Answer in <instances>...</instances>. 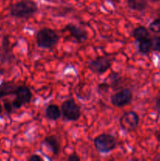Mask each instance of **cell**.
<instances>
[{
	"label": "cell",
	"instance_id": "e0dca14e",
	"mask_svg": "<svg viewBox=\"0 0 160 161\" xmlns=\"http://www.w3.org/2000/svg\"><path fill=\"white\" fill-rule=\"evenodd\" d=\"M152 50L155 52H160V36L152 38Z\"/></svg>",
	"mask_w": 160,
	"mask_h": 161
},
{
	"label": "cell",
	"instance_id": "d6986e66",
	"mask_svg": "<svg viewBox=\"0 0 160 161\" xmlns=\"http://www.w3.org/2000/svg\"><path fill=\"white\" fill-rule=\"evenodd\" d=\"M12 105L14 109H19V108H20L23 106L24 104L22 103L19 99H17V97H16V99H14L12 102Z\"/></svg>",
	"mask_w": 160,
	"mask_h": 161
},
{
	"label": "cell",
	"instance_id": "6da1fadb",
	"mask_svg": "<svg viewBox=\"0 0 160 161\" xmlns=\"http://www.w3.org/2000/svg\"><path fill=\"white\" fill-rule=\"evenodd\" d=\"M37 3L33 0H20L11 6L10 15L20 19H28L37 13Z\"/></svg>",
	"mask_w": 160,
	"mask_h": 161
},
{
	"label": "cell",
	"instance_id": "603a6c76",
	"mask_svg": "<svg viewBox=\"0 0 160 161\" xmlns=\"http://www.w3.org/2000/svg\"><path fill=\"white\" fill-rule=\"evenodd\" d=\"M155 109L157 112L160 113V95L158 96L155 100Z\"/></svg>",
	"mask_w": 160,
	"mask_h": 161
},
{
	"label": "cell",
	"instance_id": "44dd1931",
	"mask_svg": "<svg viewBox=\"0 0 160 161\" xmlns=\"http://www.w3.org/2000/svg\"><path fill=\"white\" fill-rule=\"evenodd\" d=\"M67 160H68V161H79L80 160V157H78L77 154L73 153V154H72V155H70L68 157H67Z\"/></svg>",
	"mask_w": 160,
	"mask_h": 161
},
{
	"label": "cell",
	"instance_id": "cb8c5ba5",
	"mask_svg": "<svg viewBox=\"0 0 160 161\" xmlns=\"http://www.w3.org/2000/svg\"><path fill=\"white\" fill-rule=\"evenodd\" d=\"M155 138H156V139L158 140V142H160V127H159V129H158V130L155 133Z\"/></svg>",
	"mask_w": 160,
	"mask_h": 161
},
{
	"label": "cell",
	"instance_id": "7a4b0ae2",
	"mask_svg": "<svg viewBox=\"0 0 160 161\" xmlns=\"http://www.w3.org/2000/svg\"><path fill=\"white\" fill-rule=\"evenodd\" d=\"M36 44L39 47L42 49H52L59 42V36L49 28H41L35 36Z\"/></svg>",
	"mask_w": 160,
	"mask_h": 161
},
{
	"label": "cell",
	"instance_id": "4316f807",
	"mask_svg": "<svg viewBox=\"0 0 160 161\" xmlns=\"http://www.w3.org/2000/svg\"><path fill=\"white\" fill-rule=\"evenodd\" d=\"M151 1H152V2H158L159 0H151Z\"/></svg>",
	"mask_w": 160,
	"mask_h": 161
},
{
	"label": "cell",
	"instance_id": "2e32d148",
	"mask_svg": "<svg viewBox=\"0 0 160 161\" xmlns=\"http://www.w3.org/2000/svg\"><path fill=\"white\" fill-rule=\"evenodd\" d=\"M148 29L154 33H160V15L151 22Z\"/></svg>",
	"mask_w": 160,
	"mask_h": 161
},
{
	"label": "cell",
	"instance_id": "277c9868",
	"mask_svg": "<svg viewBox=\"0 0 160 161\" xmlns=\"http://www.w3.org/2000/svg\"><path fill=\"white\" fill-rule=\"evenodd\" d=\"M61 113L68 121H77L81 116V108L73 98L65 100L61 105Z\"/></svg>",
	"mask_w": 160,
	"mask_h": 161
},
{
	"label": "cell",
	"instance_id": "7402d4cb",
	"mask_svg": "<svg viewBox=\"0 0 160 161\" xmlns=\"http://www.w3.org/2000/svg\"><path fill=\"white\" fill-rule=\"evenodd\" d=\"M110 86H111L109 84H107V83H101V84L98 85V88L100 91H104V90L107 91Z\"/></svg>",
	"mask_w": 160,
	"mask_h": 161
},
{
	"label": "cell",
	"instance_id": "4fadbf2b",
	"mask_svg": "<svg viewBox=\"0 0 160 161\" xmlns=\"http://www.w3.org/2000/svg\"><path fill=\"white\" fill-rule=\"evenodd\" d=\"M138 50L142 54H147L152 50V38H145L138 41Z\"/></svg>",
	"mask_w": 160,
	"mask_h": 161
},
{
	"label": "cell",
	"instance_id": "484cf974",
	"mask_svg": "<svg viewBox=\"0 0 160 161\" xmlns=\"http://www.w3.org/2000/svg\"><path fill=\"white\" fill-rule=\"evenodd\" d=\"M110 1L114 2V3H117V2H119V0H110Z\"/></svg>",
	"mask_w": 160,
	"mask_h": 161
},
{
	"label": "cell",
	"instance_id": "5bb4252c",
	"mask_svg": "<svg viewBox=\"0 0 160 161\" xmlns=\"http://www.w3.org/2000/svg\"><path fill=\"white\" fill-rule=\"evenodd\" d=\"M133 36L136 39V42H138L143 39L151 37V35L147 28L144 26H139L133 30Z\"/></svg>",
	"mask_w": 160,
	"mask_h": 161
},
{
	"label": "cell",
	"instance_id": "ba28073f",
	"mask_svg": "<svg viewBox=\"0 0 160 161\" xmlns=\"http://www.w3.org/2000/svg\"><path fill=\"white\" fill-rule=\"evenodd\" d=\"M64 30L70 33L71 36L74 38L78 43H83L87 40L88 35L86 30L78 27L74 24H67L64 27Z\"/></svg>",
	"mask_w": 160,
	"mask_h": 161
},
{
	"label": "cell",
	"instance_id": "9a60e30c",
	"mask_svg": "<svg viewBox=\"0 0 160 161\" xmlns=\"http://www.w3.org/2000/svg\"><path fill=\"white\" fill-rule=\"evenodd\" d=\"M127 4L133 10L143 11L147 7V3L144 0H127Z\"/></svg>",
	"mask_w": 160,
	"mask_h": 161
},
{
	"label": "cell",
	"instance_id": "52a82bcc",
	"mask_svg": "<svg viewBox=\"0 0 160 161\" xmlns=\"http://www.w3.org/2000/svg\"><path fill=\"white\" fill-rule=\"evenodd\" d=\"M133 92L129 88H124L111 96V102L115 107H124L130 104L133 99Z\"/></svg>",
	"mask_w": 160,
	"mask_h": 161
},
{
	"label": "cell",
	"instance_id": "8fae6325",
	"mask_svg": "<svg viewBox=\"0 0 160 161\" xmlns=\"http://www.w3.org/2000/svg\"><path fill=\"white\" fill-rule=\"evenodd\" d=\"M17 87L18 86L13 82L3 83L0 85V98L10 95V94H15Z\"/></svg>",
	"mask_w": 160,
	"mask_h": 161
},
{
	"label": "cell",
	"instance_id": "8992f818",
	"mask_svg": "<svg viewBox=\"0 0 160 161\" xmlns=\"http://www.w3.org/2000/svg\"><path fill=\"white\" fill-rule=\"evenodd\" d=\"M139 116L134 111L125 112L119 119L121 128L127 132L134 131L139 125Z\"/></svg>",
	"mask_w": 160,
	"mask_h": 161
},
{
	"label": "cell",
	"instance_id": "5b68a950",
	"mask_svg": "<svg viewBox=\"0 0 160 161\" xmlns=\"http://www.w3.org/2000/svg\"><path fill=\"white\" fill-rule=\"evenodd\" d=\"M113 60L105 56L97 57L89 62L87 67L89 70L95 74L102 75L111 68Z\"/></svg>",
	"mask_w": 160,
	"mask_h": 161
},
{
	"label": "cell",
	"instance_id": "7c38bea8",
	"mask_svg": "<svg viewBox=\"0 0 160 161\" xmlns=\"http://www.w3.org/2000/svg\"><path fill=\"white\" fill-rule=\"evenodd\" d=\"M45 116L51 120H56L61 118V110L56 105L51 104L45 108Z\"/></svg>",
	"mask_w": 160,
	"mask_h": 161
},
{
	"label": "cell",
	"instance_id": "9c48e42d",
	"mask_svg": "<svg viewBox=\"0 0 160 161\" xmlns=\"http://www.w3.org/2000/svg\"><path fill=\"white\" fill-rule=\"evenodd\" d=\"M15 95L17 98L19 99L24 105L30 103L31 98H32V93H31V90L25 85L18 86L17 91H16Z\"/></svg>",
	"mask_w": 160,
	"mask_h": 161
},
{
	"label": "cell",
	"instance_id": "ac0fdd59",
	"mask_svg": "<svg viewBox=\"0 0 160 161\" xmlns=\"http://www.w3.org/2000/svg\"><path fill=\"white\" fill-rule=\"evenodd\" d=\"M4 108L8 114H11L14 109L13 107V105H12V103L9 102H8V101L4 102Z\"/></svg>",
	"mask_w": 160,
	"mask_h": 161
},
{
	"label": "cell",
	"instance_id": "ffe728a7",
	"mask_svg": "<svg viewBox=\"0 0 160 161\" xmlns=\"http://www.w3.org/2000/svg\"><path fill=\"white\" fill-rule=\"evenodd\" d=\"M28 161H42V158L39 155L37 154H33L28 159Z\"/></svg>",
	"mask_w": 160,
	"mask_h": 161
},
{
	"label": "cell",
	"instance_id": "83f0119b",
	"mask_svg": "<svg viewBox=\"0 0 160 161\" xmlns=\"http://www.w3.org/2000/svg\"><path fill=\"white\" fill-rule=\"evenodd\" d=\"M0 29H1V28H0Z\"/></svg>",
	"mask_w": 160,
	"mask_h": 161
},
{
	"label": "cell",
	"instance_id": "d4e9b609",
	"mask_svg": "<svg viewBox=\"0 0 160 161\" xmlns=\"http://www.w3.org/2000/svg\"><path fill=\"white\" fill-rule=\"evenodd\" d=\"M2 111H3V108H2V105L1 104H0V113H2Z\"/></svg>",
	"mask_w": 160,
	"mask_h": 161
},
{
	"label": "cell",
	"instance_id": "3957f363",
	"mask_svg": "<svg viewBox=\"0 0 160 161\" xmlns=\"http://www.w3.org/2000/svg\"><path fill=\"white\" fill-rule=\"evenodd\" d=\"M96 149L100 153H108L114 150L117 145L115 138L110 134H100L93 139Z\"/></svg>",
	"mask_w": 160,
	"mask_h": 161
},
{
	"label": "cell",
	"instance_id": "30bf717a",
	"mask_svg": "<svg viewBox=\"0 0 160 161\" xmlns=\"http://www.w3.org/2000/svg\"><path fill=\"white\" fill-rule=\"evenodd\" d=\"M43 143L50 149V150L54 155L57 156L59 154L61 145H60L57 137L56 135H50V136L45 137L43 141Z\"/></svg>",
	"mask_w": 160,
	"mask_h": 161
}]
</instances>
